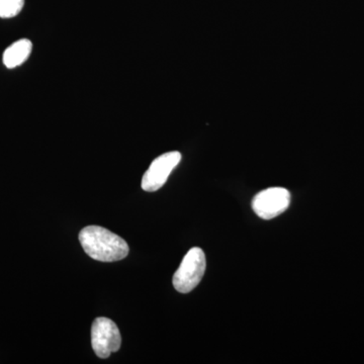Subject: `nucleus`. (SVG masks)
Segmentation results:
<instances>
[{"mask_svg": "<svg viewBox=\"0 0 364 364\" xmlns=\"http://www.w3.org/2000/svg\"><path fill=\"white\" fill-rule=\"evenodd\" d=\"M205 267H207V261L202 249L191 248L184 256L181 267L174 273L173 279H172L174 289L181 294L191 293L202 280Z\"/></svg>", "mask_w": 364, "mask_h": 364, "instance_id": "2", "label": "nucleus"}, {"mask_svg": "<svg viewBox=\"0 0 364 364\" xmlns=\"http://www.w3.org/2000/svg\"><path fill=\"white\" fill-rule=\"evenodd\" d=\"M23 6L25 0H0V18H14L21 13Z\"/></svg>", "mask_w": 364, "mask_h": 364, "instance_id": "7", "label": "nucleus"}, {"mask_svg": "<svg viewBox=\"0 0 364 364\" xmlns=\"http://www.w3.org/2000/svg\"><path fill=\"white\" fill-rule=\"evenodd\" d=\"M291 205V193L284 188H270L254 196L252 208L263 220H272L286 212Z\"/></svg>", "mask_w": 364, "mask_h": 364, "instance_id": "4", "label": "nucleus"}, {"mask_svg": "<svg viewBox=\"0 0 364 364\" xmlns=\"http://www.w3.org/2000/svg\"><path fill=\"white\" fill-rule=\"evenodd\" d=\"M79 241L90 257L102 262H114L128 256V243L107 229L88 226L81 230Z\"/></svg>", "mask_w": 364, "mask_h": 364, "instance_id": "1", "label": "nucleus"}, {"mask_svg": "<svg viewBox=\"0 0 364 364\" xmlns=\"http://www.w3.org/2000/svg\"><path fill=\"white\" fill-rule=\"evenodd\" d=\"M181 154L178 151L165 153L157 157L144 173L142 188L148 193H154L166 183L173 169L179 164Z\"/></svg>", "mask_w": 364, "mask_h": 364, "instance_id": "5", "label": "nucleus"}, {"mask_svg": "<svg viewBox=\"0 0 364 364\" xmlns=\"http://www.w3.org/2000/svg\"><path fill=\"white\" fill-rule=\"evenodd\" d=\"M32 50L33 44L30 40L21 39L16 41L4 51L2 61H4V64L7 68H16V67L25 63L30 57Z\"/></svg>", "mask_w": 364, "mask_h": 364, "instance_id": "6", "label": "nucleus"}, {"mask_svg": "<svg viewBox=\"0 0 364 364\" xmlns=\"http://www.w3.org/2000/svg\"><path fill=\"white\" fill-rule=\"evenodd\" d=\"M91 345L100 358H109L119 350L122 345L121 333L111 318H97L91 327Z\"/></svg>", "mask_w": 364, "mask_h": 364, "instance_id": "3", "label": "nucleus"}]
</instances>
